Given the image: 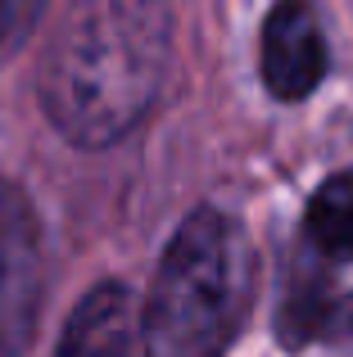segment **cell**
<instances>
[{"label":"cell","instance_id":"obj_1","mask_svg":"<svg viewBox=\"0 0 353 357\" xmlns=\"http://www.w3.org/2000/svg\"><path fill=\"white\" fill-rule=\"evenodd\" d=\"M168 68V14L154 0H91L41 63L50 122L87 149L118 145L150 114Z\"/></svg>","mask_w":353,"mask_h":357},{"label":"cell","instance_id":"obj_2","mask_svg":"<svg viewBox=\"0 0 353 357\" xmlns=\"http://www.w3.org/2000/svg\"><path fill=\"white\" fill-rule=\"evenodd\" d=\"M249 298H254L249 236L218 208L190 213L172 236L141 307V349L163 357L218 353L240 331Z\"/></svg>","mask_w":353,"mask_h":357},{"label":"cell","instance_id":"obj_3","mask_svg":"<svg viewBox=\"0 0 353 357\" xmlns=\"http://www.w3.org/2000/svg\"><path fill=\"white\" fill-rule=\"evenodd\" d=\"M326 77V41L308 0H281L263 23V82L276 100H308Z\"/></svg>","mask_w":353,"mask_h":357},{"label":"cell","instance_id":"obj_4","mask_svg":"<svg viewBox=\"0 0 353 357\" xmlns=\"http://www.w3.org/2000/svg\"><path fill=\"white\" fill-rule=\"evenodd\" d=\"M41 285V249L36 218L9 181H0V349L23 340V326L36 312Z\"/></svg>","mask_w":353,"mask_h":357},{"label":"cell","instance_id":"obj_5","mask_svg":"<svg viewBox=\"0 0 353 357\" xmlns=\"http://www.w3.org/2000/svg\"><path fill=\"white\" fill-rule=\"evenodd\" d=\"M141 349V303L127 285L105 280L96 285L77 307L59 340V353L68 357H109Z\"/></svg>","mask_w":353,"mask_h":357},{"label":"cell","instance_id":"obj_6","mask_svg":"<svg viewBox=\"0 0 353 357\" xmlns=\"http://www.w3.org/2000/svg\"><path fill=\"white\" fill-rule=\"evenodd\" d=\"M303 231H308L317 253H326L336 262H353V167L336 172L308 199Z\"/></svg>","mask_w":353,"mask_h":357},{"label":"cell","instance_id":"obj_7","mask_svg":"<svg viewBox=\"0 0 353 357\" xmlns=\"http://www.w3.org/2000/svg\"><path fill=\"white\" fill-rule=\"evenodd\" d=\"M41 9H45V0H0V63L27 41Z\"/></svg>","mask_w":353,"mask_h":357},{"label":"cell","instance_id":"obj_8","mask_svg":"<svg viewBox=\"0 0 353 357\" xmlns=\"http://www.w3.org/2000/svg\"><path fill=\"white\" fill-rule=\"evenodd\" d=\"M349 326H353V303H349Z\"/></svg>","mask_w":353,"mask_h":357}]
</instances>
